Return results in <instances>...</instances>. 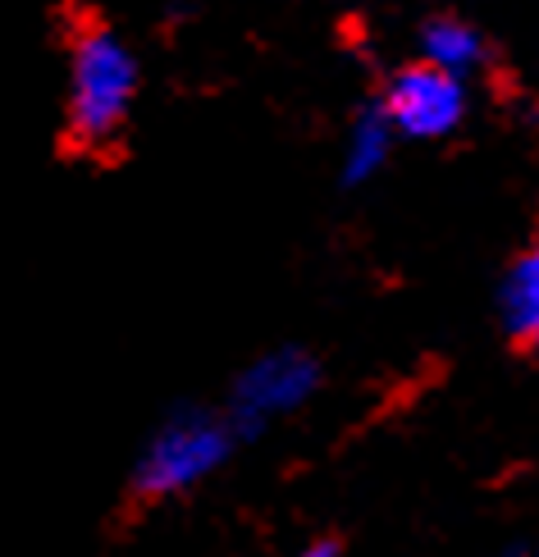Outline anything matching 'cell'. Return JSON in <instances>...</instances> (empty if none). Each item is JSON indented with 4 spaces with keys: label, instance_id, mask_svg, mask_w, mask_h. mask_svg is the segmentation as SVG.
Returning <instances> with one entry per match:
<instances>
[{
    "label": "cell",
    "instance_id": "obj_1",
    "mask_svg": "<svg viewBox=\"0 0 539 557\" xmlns=\"http://www.w3.org/2000/svg\"><path fill=\"white\" fill-rule=\"evenodd\" d=\"M137 83H143V69H137V55L128 51L124 37L106 28L83 33L69 46V78H64L69 133L87 147L110 143L137 101Z\"/></svg>",
    "mask_w": 539,
    "mask_h": 557
},
{
    "label": "cell",
    "instance_id": "obj_2",
    "mask_svg": "<svg viewBox=\"0 0 539 557\" xmlns=\"http://www.w3.org/2000/svg\"><path fill=\"white\" fill-rule=\"evenodd\" d=\"M229 453V425L206 411H183L170 425H160L137 461L133 490L137 498H166L187 484L206 480Z\"/></svg>",
    "mask_w": 539,
    "mask_h": 557
},
{
    "label": "cell",
    "instance_id": "obj_3",
    "mask_svg": "<svg viewBox=\"0 0 539 557\" xmlns=\"http://www.w3.org/2000/svg\"><path fill=\"white\" fill-rule=\"evenodd\" d=\"M380 110L389 114L397 137L439 143V137L457 133V124L466 120V83L457 74H449V69L420 60V64L397 69L389 78Z\"/></svg>",
    "mask_w": 539,
    "mask_h": 557
},
{
    "label": "cell",
    "instance_id": "obj_4",
    "mask_svg": "<svg viewBox=\"0 0 539 557\" xmlns=\"http://www.w3.org/2000/svg\"><path fill=\"white\" fill-rule=\"evenodd\" d=\"M316 380H320V366H316V357L302 352V347L266 352L261 361H252L243 370L238 384H233V421L252 430L279 411H293L311 398Z\"/></svg>",
    "mask_w": 539,
    "mask_h": 557
},
{
    "label": "cell",
    "instance_id": "obj_5",
    "mask_svg": "<svg viewBox=\"0 0 539 557\" xmlns=\"http://www.w3.org/2000/svg\"><path fill=\"white\" fill-rule=\"evenodd\" d=\"M499 315L512 338H522L530 352H539V243L526 247L499 288Z\"/></svg>",
    "mask_w": 539,
    "mask_h": 557
},
{
    "label": "cell",
    "instance_id": "obj_6",
    "mask_svg": "<svg viewBox=\"0 0 539 557\" xmlns=\"http://www.w3.org/2000/svg\"><path fill=\"white\" fill-rule=\"evenodd\" d=\"M393 143H397V133L389 124V114L380 106L362 110L353 120V128H347V137H343V160H339V174H343L347 188H362V183H370L375 174H380L389 165Z\"/></svg>",
    "mask_w": 539,
    "mask_h": 557
},
{
    "label": "cell",
    "instance_id": "obj_7",
    "mask_svg": "<svg viewBox=\"0 0 539 557\" xmlns=\"http://www.w3.org/2000/svg\"><path fill=\"white\" fill-rule=\"evenodd\" d=\"M420 60H430L439 69H449V74L466 78L471 69L485 64V37L466 18L439 14V18H430L426 28H420Z\"/></svg>",
    "mask_w": 539,
    "mask_h": 557
},
{
    "label": "cell",
    "instance_id": "obj_8",
    "mask_svg": "<svg viewBox=\"0 0 539 557\" xmlns=\"http://www.w3.org/2000/svg\"><path fill=\"white\" fill-rule=\"evenodd\" d=\"M297 557H339V544L334 540H320V544H311L307 553H297Z\"/></svg>",
    "mask_w": 539,
    "mask_h": 557
},
{
    "label": "cell",
    "instance_id": "obj_9",
    "mask_svg": "<svg viewBox=\"0 0 539 557\" xmlns=\"http://www.w3.org/2000/svg\"><path fill=\"white\" fill-rule=\"evenodd\" d=\"M512 557H539V548H526V553H512Z\"/></svg>",
    "mask_w": 539,
    "mask_h": 557
}]
</instances>
